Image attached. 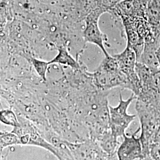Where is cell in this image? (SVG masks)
Listing matches in <instances>:
<instances>
[{"instance_id":"cell-1","label":"cell","mask_w":160,"mask_h":160,"mask_svg":"<svg viewBox=\"0 0 160 160\" xmlns=\"http://www.w3.org/2000/svg\"><path fill=\"white\" fill-rule=\"evenodd\" d=\"M135 109L140 122L139 138L142 146L144 160H151L150 147L153 143L155 132L160 123V111L137 100Z\"/></svg>"},{"instance_id":"cell-2","label":"cell","mask_w":160,"mask_h":160,"mask_svg":"<svg viewBox=\"0 0 160 160\" xmlns=\"http://www.w3.org/2000/svg\"><path fill=\"white\" fill-rule=\"evenodd\" d=\"M135 99L137 97L132 93L131 97L123 100L122 94L120 93L118 104L114 107L109 105L110 129L115 137H123L126 134V129L135 119L137 117L135 114L128 113L129 106Z\"/></svg>"},{"instance_id":"cell-3","label":"cell","mask_w":160,"mask_h":160,"mask_svg":"<svg viewBox=\"0 0 160 160\" xmlns=\"http://www.w3.org/2000/svg\"><path fill=\"white\" fill-rule=\"evenodd\" d=\"M106 12H108V10L101 5H98L89 12L84 19L85 26L82 33L85 42L98 46L103 52L104 57L109 55L104 46L107 36L100 29L98 20L101 16Z\"/></svg>"},{"instance_id":"cell-4","label":"cell","mask_w":160,"mask_h":160,"mask_svg":"<svg viewBox=\"0 0 160 160\" xmlns=\"http://www.w3.org/2000/svg\"><path fill=\"white\" fill-rule=\"evenodd\" d=\"M68 147L75 160H119L117 155L107 154L90 138L78 143L68 142Z\"/></svg>"},{"instance_id":"cell-5","label":"cell","mask_w":160,"mask_h":160,"mask_svg":"<svg viewBox=\"0 0 160 160\" xmlns=\"http://www.w3.org/2000/svg\"><path fill=\"white\" fill-rule=\"evenodd\" d=\"M139 132H141L140 126L131 135L125 134L123 136V141L117 150L118 160H144L141 139L139 137H137Z\"/></svg>"},{"instance_id":"cell-6","label":"cell","mask_w":160,"mask_h":160,"mask_svg":"<svg viewBox=\"0 0 160 160\" xmlns=\"http://www.w3.org/2000/svg\"><path fill=\"white\" fill-rule=\"evenodd\" d=\"M147 2L148 0H122L110 10L109 13L120 20L135 17L145 18Z\"/></svg>"},{"instance_id":"cell-7","label":"cell","mask_w":160,"mask_h":160,"mask_svg":"<svg viewBox=\"0 0 160 160\" xmlns=\"http://www.w3.org/2000/svg\"><path fill=\"white\" fill-rule=\"evenodd\" d=\"M113 56L118 61L120 71L126 75L129 82L137 80L138 76L135 70L137 56L133 49L126 46L123 51Z\"/></svg>"},{"instance_id":"cell-8","label":"cell","mask_w":160,"mask_h":160,"mask_svg":"<svg viewBox=\"0 0 160 160\" xmlns=\"http://www.w3.org/2000/svg\"><path fill=\"white\" fill-rule=\"evenodd\" d=\"M135 18H125L120 20L122 21L126 34V46L135 51L138 60L143 51L145 41L139 35L136 29L134 23Z\"/></svg>"},{"instance_id":"cell-9","label":"cell","mask_w":160,"mask_h":160,"mask_svg":"<svg viewBox=\"0 0 160 160\" xmlns=\"http://www.w3.org/2000/svg\"><path fill=\"white\" fill-rule=\"evenodd\" d=\"M160 45V40L145 42L143 51L138 60V62L143 63L154 72L160 70L155 53Z\"/></svg>"},{"instance_id":"cell-10","label":"cell","mask_w":160,"mask_h":160,"mask_svg":"<svg viewBox=\"0 0 160 160\" xmlns=\"http://www.w3.org/2000/svg\"><path fill=\"white\" fill-rule=\"evenodd\" d=\"M49 63L50 65L59 64L65 65L74 69H79L80 68V63L69 53L65 45L59 46L58 48L57 55L49 61Z\"/></svg>"},{"instance_id":"cell-11","label":"cell","mask_w":160,"mask_h":160,"mask_svg":"<svg viewBox=\"0 0 160 160\" xmlns=\"http://www.w3.org/2000/svg\"><path fill=\"white\" fill-rule=\"evenodd\" d=\"M103 151L110 155H117V150L120 145L118 138L112 133L110 129L104 133L103 135L95 141Z\"/></svg>"},{"instance_id":"cell-12","label":"cell","mask_w":160,"mask_h":160,"mask_svg":"<svg viewBox=\"0 0 160 160\" xmlns=\"http://www.w3.org/2000/svg\"><path fill=\"white\" fill-rule=\"evenodd\" d=\"M145 18L152 24L160 23V2L159 0H148Z\"/></svg>"},{"instance_id":"cell-13","label":"cell","mask_w":160,"mask_h":160,"mask_svg":"<svg viewBox=\"0 0 160 160\" xmlns=\"http://www.w3.org/2000/svg\"><path fill=\"white\" fill-rule=\"evenodd\" d=\"M25 58L29 61L34 69L37 74L40 77L43 82H46L47 81V72L48 67L50 65L49 61L41 60L38 58L32 57L31 55H26Z\"/></svg>"},{"instance_id":"cell-14","label":"cell","mask_w":160,"mask_h":160,"mask_svg":"<svg viewBox=\"0 0 160 160\" xmlns=\"http://www.w3.org/2000/svg\"><path fill=\"white\" fill-rule=\"evenodd\" d=\"M20 145L19 138L12 132L1 131L0 132V150L1 152L8 147Z\"/></svg>"},{"instance_id":"cell-15","label":"cell","mask_w":160,"mask_h":160,"mask_svg":"<svg viewBox=\"0 0 160 160\" xmlns=\"http://www.w3.org/2000/svg\"><path fill=\"white\" fill-rule=\"evenodd\" d=\"M0 120L4 124L13 128L20 126L17 115L12 109H4L0 112Z\"/></svg>"},{"instance_id":"cell-16","label":"cell","mask_w":160,"mask_h":160,"mask_svg":"<svg viewBox=\"0 0 160 160\" xmlns=\"http://www.w3.org/2000/svg\"><path fill=\"white\" fill-rule=\"evenodd\" d=\"M149 154L151 160H160V144L152 143L150 147Z\"/></svg>"},{"instance_id":"cell-17","label":"cell","mask_w":160,"mask_h":160,"mask_svg":"<svg viewBox=\"0 0 160 160\" xmlns=\"http://www.w3.org/2000/svg\"><path fill=\"white\" fill-rule=\"evenodd\" d=\"M152 84L155 88L160 91V70L154 73L152 77Z\"/></svg>"},{"instance_id":"cell-18","label":"cell","mask_w":160,"mask_h":160,"mask_svg":"<svg viewBox=\"0 0 160 160\" xmlns=\"http://www.w3.org/2000/svg\"><path fill=\"white\" fill-rule=\"evenodd\" d=\"M153 143L160 144V123L157 128V131L155 132L154 139H153Z\"/></svg>"},{"instance_id":"cell-19","label":"cell","mask_w":160,"mask_h":160,"mask_svg":"<svg viewBox=\"0 0 160 160\" xmlns=\"http://www.w3.org/2000/svg\"><path fill=\"white\" fill-rule=\"evenodd\" d=\"M155 53H156V57H157V58L158 62V63H159V67H160V45L159 47L158 48V49H157Z\"/></svg>"},{"instance_id":"cell-20","label":"cell","mask_w":160,"mask_h":160,"mask_svg":"<svg viewBox=\"0 0 160 160\" xmlns=\"http://www.w3.org/2000/svg\"><path fill=\"white\" fill-rule=\"evenodd\" d=\"M158 28H159V29H160V23L158 24Z\"/></svg>"}]
</instances>
